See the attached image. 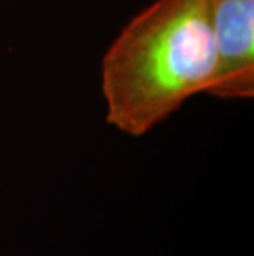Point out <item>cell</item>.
I'll list each match as a JSON object with an SVG mask.
<instances>
[{
    "mask_svg": "<svg viewBox=\"0 0 254 256\" xmlns=\"http://www.w3.org/2000/svg\"><path fill=\"white\" fill-rule=\"evenodd\" d=\"M215 63L212 0H155L102 56L107 124L145 136L192 96L207 92Z\"/></svg>",
    "mask_w": 254,
    "mask_h": 256,
    "instance_id": "6da1fadb",
    "label": "cell"
},
{
    "mask_svg": "<svg viewBox=\"0 0 254 256\" xmlns=\"http://www.w3.org/2000/svg\"><path fill=\"white\" fill-rule=\"evenodd\" d=\"M215 73L207 94L221 100L254 96V0H212Z\"/></svg>",
    "mask_w": 254,
    "mask_h": 256,
    "instance_id": "7a4b0ae2",
    "label": "cell"
}]
</instances>
